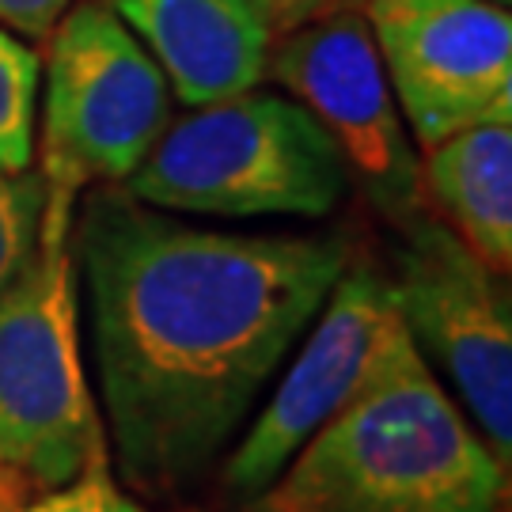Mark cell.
I'll list each match as a JSON object with an SVG mask.
<instances>
[{
  "instance_id": "1",
  "label": "cell",
  "mask_w": 512,
  "mask_h": 512,
  "mask_svg": "<svg viewBox=\"0 0 512 512\" xmlns=\"http://www.w3.org/2000/svg\"><path fill=\"white\" fill-rule=\"evenodd\" d=\"M73 258L118 471L164 497L239 437L349 266V243L198 228L107 183L73 220Z\"/></svg>"
},
{
  "instance_id": "2",
  "label": "cell",
  "mask_w": 512,
  "mask_h": 512,
  "mask_svg": "<svg viewBox=\"0 0 512 512\" xmlns=\"http://www.w3.org/2000/svg\"><path fill=\"white\" fill-rule=\"evenodd\" d=\"M509 467L410 334L243 512H505Z\"/></svg>"
},
{
  "instance_id": "3",
  "label": "cell",
  "mask_w": 512,
  "mask_h": 512,
  "mask_svg": "<svg viewBox=\"0 0 512 512\" xmlns=\"http://www.w3.org/2000/svg\"><path fill=\"white\" fill-rule=\"evenodd\" d=\"M346 186L342 152L304 103L247 88L171 122L122 190L167 213L319 220Z\"/></svg>"
},
{
  "instance_id": "4",
  "label": "cell",
  "mask_w": 512,
  "mask_h": 512,
  "mask_svg": "<svg viewBox=\"0 0 512 512\" xmlns=\"http://www.w3.org/2000/svg\"><path fill=\"white\" fill-rule=\"evenodd\" d=\"M103 452L80 353L73 228L42 224L31 262L0 293V471L54 490Z\"/></svg>"
},
{
  "instance_id": "5",
  "label": "cell",
  "mask_w": 512,
  "mask_h": 512,
  "mask_svg": "<svg viewBox=\"0 0 512 512\" xmlns=\"http://www.w3.org/2000/svg\"><path fill=\"white\" fill-rule=\"evenodd\" d=\"M171 126V84L103 0H73L50 31L42 103V220L73 224L92 183H126Z\"/></svg>"
},
{
  "instance_id": "6",
  "label": "cell",
  "mask_w": 512,
  "mask_h": 512,
  "mask_svg": "<svg viewBox=\"0 0 512 512\" xmlns=\"http://www.w3.org/2000/svg\"><path fill=\"white\" fill-rule=\"evenodd\" d=\"M387 285L425 365L448 376L452 399L471 410V425L509 467L512 304L505 274H494L444 220L410 213Z\"/></svg>"
},
{
  "instance_id": "7",
  "label": "cell",
  "mask_w": 512,
  "mask_h": 512,
  "mask_svg": "<svg viewBox=\"0 0 512 512\" xmlns=\"http://www.w3.org/2000/svg\"><path fill=\"white\" fill-rule=\"evenodd\" d=\"M403 330L387 274L349 258L315 323L289 353L285 376L224 459V494L239 505L262 494L285 463L376 376Z\"/></svg>"
},
{
  "instance_id": "8",
  "label": "cell",
  "mask_w": 512,
  "mask_h": 512,
  "mask_svg": "<svg viewBox=\"0 0 512 512\" xmlns=\"http://www.w3.org/2000/svg\"><path fill=\"white\" fill-rule=\"evenodd\" d=\"M266 73L327 129L368 202L391 217L418 213L414 141L365 16L338 12L289 27V35L270 46Z\"/></svg>"
},
{
  "instance_id": "9",
  "label": "cell",
  "mask_w": 512,
  "mask_h": 512,
  "mask_svg": "<svg viewBox=\"0 0 512 512\" xmlns=\"http://www.w3.org/2000/svg\"><path fill=\"white\" fill-rule=\"evenodd\" d=\"M387 84L421 148L512 114V19L494 0H365Z\"/></svg>"
},
{
  "instance_id": "10",
  "label": "cell",
  "mask_w": 512,
  "mask_h": 512,
  "mask_svg": "<svg viewBox=\"0 0 512 512\" xmlns=\"http://www.w3.org/2000/svg\"><path fill=\"white\" fill-rule=\"evenodd\" d=\"M164 69L171 95L205 107L258 88L274 23L255 0H103Z\"/></svg>"
},
{
  "instance_id": "11",
  "label": "cell",
  "mask_w": 512,
  "mask_h": 512,
  "mask_svg": "<svg viewBox=\"0 0 512 512\" xmlns=\"http://www.w3.org/2000/svg\"><path fill=\"white\" fill-rule=\"evenodd\" d=\"M421 190L437 202L444 224L494 274L512 266V114L459 129L425 148Z\"/></svg>"
},
{
  "instance_id": "12",
  "label": "cell",
  "mask_w": 512,
  "mask_h": 512,
  "mask_svg": "<svg viewBox=\"0 0 512 512\" xmlns=\"http://www.w3.org/2000/svg\"><path fill=\"white\" fill-rule=\"evenodd\" d=\"M42 61L27 38L0 27V171L19 175L35 164V122Z\"/></svg>"
},
{
  "instance_id": "13",
  "label": "cell",
  "mask_w": 512,
  "mask_h": 512,
  "mask_svg": "<svg viewBox=\"0 0 512 512\" xmlns=\"http://www.w3.org/2000/svg\"><path fill=\"white\" fill-rule=\"evenodd\" d=\"M46 186L35 171H0V293L23 274L42 232Z\"/></svg>"
},
{
  "instance_id": "14",
  "label": "cell",
  "mask_w": 512,
  "mask_h": 512,
  "mask_svg": "<svg viewBox=\"0 0 512 512\" xmlns=\"http://www.w3.org/2000/svg\"><path fill=\"white\" fill-rule=\"evenodd\" d=\"M16 512H145L110 471V452L95 456L76 478L54 486L38 501H23Z\"/></svg>"
},
{
  "instance_id": "15",
  "label": "cell",
  "mask_w": 512,
  "mask_h": 512,
  "mask_svg": "<svg viewBox=\"0 0 512 512\" xmlns=\"http://www.w3.org/2000/svg\"><path fill=\"white\" fill-rule=\"evenodd\" d=\"M69 4L73 0H0V27L16 31L27 42H42L50 38Z\"/></svg>"
},
{
  "instance_id": "16",
  "label": "cell",
  "mask_w": 512,
  "mask_h": 512,
  "mask_svg": "<svg viewBox=\"0 0 512 512\" xmlns=\"http://www.w3.org/2000/svg\"><path fill=\"white\" fill-rule=\"evenodd\" d=\"M270 8H274V27H296L304 19L319 16L323 0H270Z\"/></svg>"
},
{
  "instance_id": "17",
  "label": "cell",
  "mask_w": 512,
  "mask_h": 512,
  "mask_svg": "<svg viewBox=\"0 0 512 512\" xmlns=\"http://www.w3.org/2000/svg\"><path fill=\"white\" fill-rule=\"evenodd\" d=\"M27 501V482H19L16 475L0 471V512H16Z\"/></svg>"
},
{
  "instance_id": "18",
  "label": "cell",
  "mask_w": 512,
  "mask_h": 512,
  "mask_svg": "<svg viewBox=\"0 0 512 512\" xmlns=\"http://www.w3.org/2000/svg\"><path fill=\"white\" fill-rule=\"evenodd\" d=\"M258 8H262V16L270 19V23H274V8H270V0H255Z\"/></svg>"
},
{
  "instance_id": "19",
  "label": "cell",
  "mask_w": 512,
  "mask_h": 512,
  "mask_svg": "<svg viewBox=\"0 0 512 512\" xmlns=\"http://www.w3.org/2000/svg\"><path fill=\"white\" fill-rule=\"evenodd\" d=\"M346 4H365V0H346Z\"/></svg>"
},
{
  "instance_id": "20",
  "label": "cell",
  "mask_w": 512,
  "mask_h": 512,
  "mask_svg": "<svg viewBox=\"0 0 512 512\" xmlns=\"http://www.w3.org/2000/svg\"><path fill=\"white\" fill-rule=\"evenodd\" d=\"M494 4H509V0H494Z\"/></svg>"
}]
</instances>
